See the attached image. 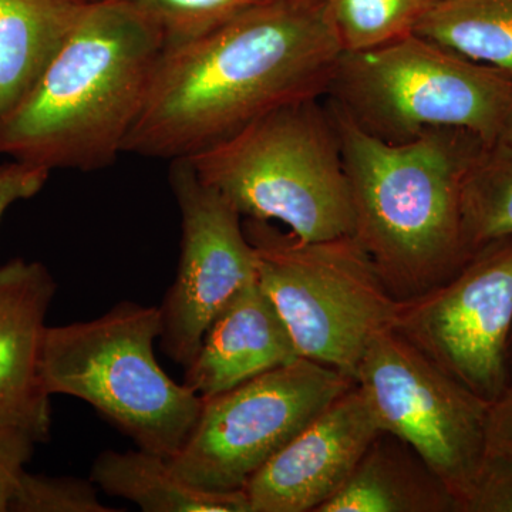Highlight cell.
I'll return each instance as SVG.
<instances>
[{"label":"cell","mask_w":512,"mask_h":512,"mask_svg":"<svg viewBox=\"0 0 512 512\" xmlns=\"http://www.w3.org/2000/svg\"><path fill=\"white\" fill-rule=\"evenodd\" d=\"M318 512H460L446 483L406 441L382 431Z\"/></svg>","instance_id":"cell-15"},{"label":"cell","mask_w":512,"mask_h":512,"mask_svg":"<svg viewBox=\"0 0 512 512\" xmlns=\"http://www.w3.org/2000/svg\"><path fill=\"white\" fill-rule=\"evenodd\" d=\"M50 171L10 160L0 165V222L16 202L30 200L45 188Z\"/></svg>","instance_id":"cell-25"},{"label":"cell","mask_w":512,"mask_h":512,"mask_svg":"<svg viewBox=\"0 0 512 512\" xmlns=\"http://www.w3.org/2000/svg\"><path fill=\"white\" fill-rule=\"evenodd\" d=\"M36 444L23 431L0 427V512H9L20 478L35 454Z\"/></svg>","instance_id":"cell-24"},{"label":"cell","mask_w":512,"mask_h":512,"mask_svg":"<svg viewBox=\"0 0 512 512\" xmlns=\"http://www.w3.org/2000/svg\"><path fill=\"white\" fill-rule=\"evenodd\" d=\"M463 512H512V448L485 453Z\"/></svg>","instance_id":"cell-23"},{"label":"cell","mask_w":512,"mask_h":512,"mask_svg":"<svg viewBox=\"0 0 512 512\" xmlns=\"http://www.w3.org/2000/svg\"><path fill=\"white\" fill-rule=\"evenodd\" d=\"M299 357L288 326L256 279L212 320L185 366L184 384L210 399Z\"/></svg>","instance_id":"cell-14"},{"label":"cell","mask_w":512,"mask_h":512,"mask_svg":"<svg viewBox=\"0 0 512 512\" xmlns=\"http://www.w3.org/2000/svg\"><path fill=\"white\" fill-rule=\"evenodd\" d=\"M84 2L92 3V2H97V0H84Z\"/></svg>","instance_id":"cell-29"},{"label":"cell","mask_w":512,"mask_h":512,"mask_svg":"<svg viewBox=\"0 0 512 512\" xmlns=\"http://www.w3.org/2000/svg\"><path fill=\"white\" fill-rule=\"evenodd\" d=\"M164 46L160 29L126 3H87L35 86L0 113V156L50 173L116 163Z\"/></svg>","instance_id":"cell-2"},{"label":"cell","mask_w":512,"mask_h":512,"mask_svg":"<svg viewBox=\"0 0 512 512\" xmlns=\"http://www.w3.org/2000/svg\"><path fill=\"white\" fill-rule=\"evenodd\" d=\"M414 33L512 77V0H436Z\"/></svg>","instance_id":"cell-18"},{"label":"cell","mask_w":512,"mask_h":512,"mask_svg":"<svg viewBox=\"0 0 512 512\" xmlns=\"http://www.w3.org/2000/svg\"><path fill=\"white\" fill-rule=\"evenodd\" d=\"M170 163L181 252L174 284L160 306V339L165 355L185 367L215 316L258 279V259L235 208L202 183L187 158Z\"/></svg>","instance_id":"cell-11"},{"label":"cell","mask_w":512,"mask_h":512,"mask_svg":"<svg viewBox=\"0 0 512 512\" xmlns=\"http://www.w3.org/2000/svg\"><path fill=\"white\" fill-rule=\"evenodd\" d=\"M258 284L301 357L355 380L367 348L392 329L399 301L352 237L305 242L272 222L245 220Z\"/></svg>","instance_id":"cell-7"},{"label":"cell","mask_w":512,"mask_h":512,"mask_svg":"<svg viewBox=\"0 0 512 512\" xmlns=\"http://www.w3.org/2000/svg\"><path fill=\"white\" fill-rule=\"evenodd\" d=\"M393 329L493 406L510 392L512 237L478 249L430 291L399 302Z\"/></svg>","instance_id":"cell-10"},{"label":"cell","mask_w":512,"mask_h":512,"mask_svg":"<svg viewBox=\"0 0 512 512\" xmlns=\"http://www.w3.org/2000/svg\"><path fill=\"white\" fill-rule=\"evenodd\" d=\"M355 380L315 360L288 365L202 400L183 447L168 458L202 490H244L248 481Z\"/></svg>","instance_id":"cell-8"},{"label":"cell","mask_w":512,"mask_h":512,"mask_svg":"<svg viewBox=\"0 0 512 512\" xmlns=\"http://www.w3.org/2000/svg\"><path fill=\"white\" fill-rule=\"evenodd\" d=\"M86 6L84 0H0V113L35 86Z\"/></svg>","instance_id":"cell-16"},{"label":"cell","mask_w":512,"mask_h":512,"mask_svg":"<svg viewBox=\"0 0 512 512\" xmlns=\"http://www.w3.org/2000/svg\"><path fill=\"white\" fill-rule=\"evenodd\" d=\"M322 99L269 111L187 160L245 220L281 222L305 242L352 237L338 130Z\"/></svg>","instance_id":"cell-4"},{"label":"cell","mask_w":512,"mask_h":512,"mask_svg":"<svg viewBox=\"0 0 512 512\" xmlns=\"http://www.w3.org/2000/svg\"><path fill=\"white\" fill-rule=\"evenodd\" d=\"M160 29L164 47L183 45L266 0H119Z\"/></svg>","instance_id":"cell-21"},{"label":"cell","mask_w":512,"mask_h":512,"mask_svg":"<svg viewBox=\"0 0 512 512\" xmlns=\"http://www.w3.org/2000/svg\"><path fill=\"white\" fill-rule=\"evenodd\" d=\"M90 480L111 497L146 512H251L244 490L210 491L178 476L168 458L138 450H107L94 460Z\"/></svg>","instance_id":"cell-17"},{"label":"cell","mask_w":512,"mask_h":512,"mask_svg":"<svg viewBox=\"0 0 512 512\" xmlns=\"http://www.w3.org/2000/svg\"><path fill=\"white\" fill-rule=\"evenodd\" d=\"M323 97L386 143L460 128L494 144L512 99V77L413 32L343 52Z\"/></svg>","instance_id":"cell-6"},{"label":"cell","mask_w":512,"mask_h":512,"mask_svg":"<svg viewBox=\"0 0 512 512\" xmlns=\"http://www.w3.org/2000/svg\"><path fill=\"white\" fill-rule=\"evenodd\" d=\"M160 308L121 301L100 318L49 326L43 379L50 394L89 403L141 450L178 453L200 416L202 399L158 365Z\"/></svg>","instance_id":"cell-5"},{"label":"cell","mask_w":512,"mask_h":512,"mask_svg":"<svg viewBox=\"0 0 512 512\" xmlns=\"http://www.w3.org/2000/svg\"><path fill=\"white\" fill-rule=\"evenodd\" d=\"M436 0H326L343 52L386 45L414 32Z\"/></svg>","instance_id":"cell-20"},{"label":"cell","mask_w":512,"mask_h":512,"mask_svg":"<svg viewBox=\"0 0 512 512\" xmlns=\"http://www.w3.org/2000/svg\"><path fill=\"white\" fill-rule=\"evenodd\" d=\"M497 143H503L505 146L512 147V99L510 106H508L507 113H505L503 126H501L500 136H498Z\"/></svg>","instance_id":"cell-27"},{"label":"cell","mask_w":512,"mask_h":512,"mask_svg":"<svg viewBox=\"0 0 512 512\" xmlns=\"http://www.w3.org/2000/svg\"><path fill=\"white\" fill-rule=\"evenodd\" d=\"M461 214L470 256L512 237V147L494 143L480 151L464 175Z\"/></svg>","instance_id":"cell-19"},{"label":"cell","mask_w":512,"mask_h":512,"mask_svg":"<svg viewBox=\"0 0 512 512\" xmlns=\"http://www.w3.org/2000/svg\"><path fill=\"white\" fill-rule=\"evenodd\" d=\"M356 384L380 429L413 447L446 483L463 512L487 453L490 404L393 328L370 343Z\"/></svg>","instance_id":"cell-9"},{"label":"cell","mask_w":512,"mask_h":512,"mask_svg":"<svg viewBox=\"0 0 512 512\" xmlns=\"http://www.w3.org/2000/svg\"><path fill=\"white\" fill-rule=\"evenodd\" d=\"M100 503L92 480L25 471L9 512H116Z\"/></svg>","instance_id":"cell-22"},{"label":"cell","mask_w":512,"mask_h":512,"mask_svg":"<svg viewBox=\"0 0 512 512\" xmlns=\"http://www.w3.org/2000/svg\"><path fill=\"white\" fill-rule=\"evenodd\" d=\"M508 373H510V392L512 393V332L510 336V343H508Z\"/></svg>","instance_id":"cell-28"},{"label":"cell","mask_w":512,"mask_h":512,"mask_svg":"<svg viewBox=\"0 0 512 512\" xmlns=\"http://www.w3.org/2000/svg\"><path fill=\"white\" fill-rule=\"evenodd\" d=\"M56 291L42 262L15 258L0 266V427L23 431L37 444L52 431L42 359Z\"/></svg>","instance_id":"cell-13"},{"label":"cell","mask_w":512,"mask_h":512,"mask_svg":"<svg viewBox=\"0 0 512 512\" xmlns=\"http://www.w3.org/2000/svg\"><path fill=\"white\" fill-rule=\"evenodd\" d=\"M342 53L326 0H266L164 47L124 153L194 156L269 111L322 97Z\"/></svg>","instance_id":"cell-1"},{"label":"cell","mask_w":512,"mask_h":512,"mask_svg":"<svg viewBox=\"0 0 512 512\" xmlns=\"http://www.w3.org/2000/svg\"><path fill=\"white\" fill-rule=\"evenodd\" d=\"M382 431L353 384L248 481L251 512H318Z\"/></svg>","instance_id":"cell-12"},{"label":"cell","mask_w":512,"mask_h":512,"mask_svg":"<svg viewBox=\"0 0 512 512\" xmlns=\"http://www.w3.org/2000/svg\"><path fill=\"white\" fill-rule=\"evenodd\" d=\"M512 448V393L490 406L487 451Z\"/></svg>","instance_id":"cell-26"},{"label":"cell","mask_w":512,"mask_h":512,"mask_svg":"<svg viewBox=\"0 0 512 512\" xmlns=\"http://www.w3.org/2000/svg\"><path fill=\"white\" fill-rule=\"evenodd\" d=\"M326 104L348 177L352 238L397 301L443 284L470 259L461 188L468 167L490 144L460 128L386 143Z\"/></svg>","instance_id":"cell-3"}]
</instances>
